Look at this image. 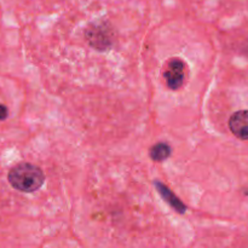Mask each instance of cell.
I'll list each match as a JSON object with an SVG mask.
<instances>
[{
	"label": "cell",
	"instance_id": "obj_1",
	"mask_svg": "<svg viewBox=\"0 0 248 248\" xmlns=\"http://www.w3.org/2000/svg\"><path fill=\"white\" fill-rule=\"evenodd\" d=\"M9 182L15 189L23 193H33L45 182V174L38 166L31 164H19L9 173Z\"/></svg>",
	"mask_w": 248,
	"mask_h": 248
},
{
	"label": "cell",
	"instance_id": "obj_2",
	"mask_svg": "<svg viewBox=\"0 0 248 248\" xmlns=\"http://www.w3.org/2000/svg\"><path fill=\"white\" fill-rule=\"evenodd\" d=\"M86 38L90 45L97 50L104 51L113 45V31L107 23L92 24L87 28Z\"/></svg>",
	"mask_w": 248,
	"mask_h": 248
},
{
	"label": "cell",
	"instance_id": "obj_3",
	"mask_svg": "<svg viewBox=\"0 0 248 248\" xmlns=\"http://www.w3.org/2000/svg\"><path fill=\"white\" fill-rule=\"evenodd\" d=\"M167 86L171 90H178L183 86L186 80V63L179 58L170 61L164 72Z\"/></svg>",
	"mask_w": 248,
	"mask_h": 248
},
{
	"label": "cell",
	"instance_id": "obj_4",
	"mask_svg": "<svg viewBox=\"0 0 248 248\" xmlns=\"http://www.w3.org/2000/svg\"><path fill=\"white\" fill-rule=\"evenodd\" d=\"M230 131L242 140H248V110L236 111L229 119Z\"/></svg>",
	"mask_w": 248,
	"mask_h": 248
},
{
	"label": "cell",
	"instance_id": "obj_5",
	"mask_svg": "<svg viewBox=\"0 0 248 248\" xmlns=\"http://www.w3.org/2000/svg\"><path fill=\"white\" fill-rule=\"evenodd\" d=\"M154 186H155V188H156L157 193L160 194V196H161V198L164 199V200L166 201V202L169 203V205L171 206L173 210H176L177 212L181 213V215L186 213V205H184V203L182 202V201L179 200V199L177 198V196L174 195V194L172 193V191L170 190V189L167 188L164 183L156 181V182H154Z\"/></svg>",
	"mask_w": 248,
	"mask_h": 248
},
{
	"label": "cell",
	"instance_id": "obj_6",
	"mask_svg": "<svg viewBox=\"0 0 248 248\" xmlns=\"http://www.w3.org/2000/svg\"><path fill=\"white\" fill-rule=\"evenodd\" d=\"M172 148L167 143H156L150 149V157L155 162H162L171 156Z\"/></svg>",
	"mask_w": 248,
	"mask_h": 248
},
{
	"label": "cell",
	"instance_id": "obj_7",
	"mask_svg": "<svg viewBox=\"0 0 248 248\" xmlns=\"http://www.w3.org/2000/svg\"><path fill=\"white\" fill-rule=\"evenodd\" d=\"M7 114H9V111H7L6 107L2 106V104H0V120H4V119H6Z\"/></svg>",
	"mask_w": 248,
	"mask_h": 248
}]
</instances>
